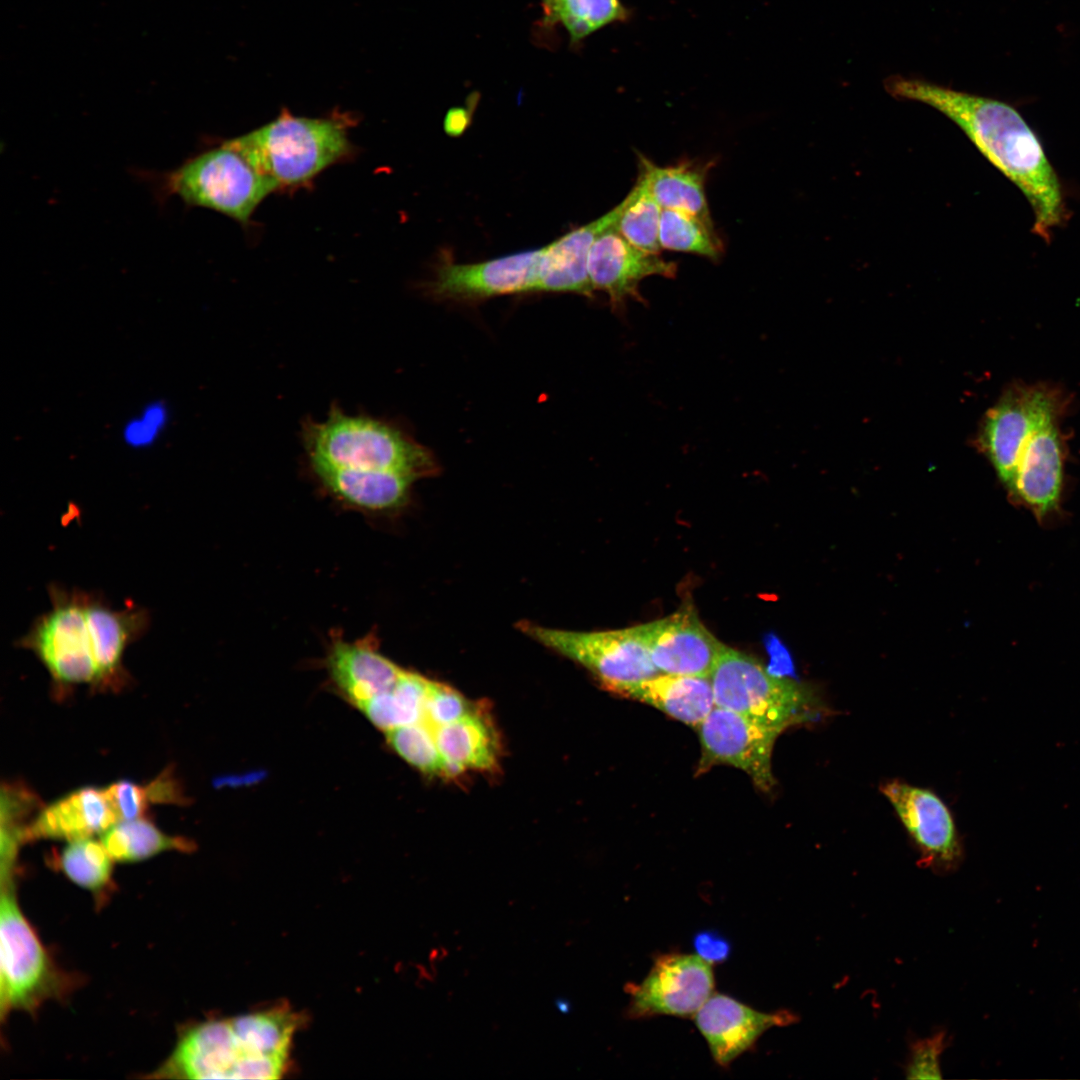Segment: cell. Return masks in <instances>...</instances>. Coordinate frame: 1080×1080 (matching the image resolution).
<instances>
[{"label": "cell", "mask_w": 1080, "mask_h": 1080, "mask_svg": "<svg viewBox=\"0 0 1080 1080\" xmlns=\"http://www.w3.org/2000/svg\"><path fill=\"white\" fill-rule=\"evenodd\" d=\"M543 247L473 264L442 263L431 291L443 299L480 300L536 291Z\"/></svg>", "instance_id": "obj_15"}, {"label": "cell", "mask_w": 1080, "mask_h": 1080, "mask_svg": "<svg viewBox=\"0 0 1080 1080\" xmlns=\"http://www.w3.org/2000/svg\"><path fill=\"white\" fill-rule=\"evenodd\" d=\"M716 706L782 731L819 712L796 682L777 676L755 658L726 646L710 675Z\"/></svg>", "instance_id": "obj_6"}, {"label": "cell", "mask_w": 1080, "mask_h": 1080, "mask_svg": "<svg viewBox=\"0 0 1080 1080\" xmlns=\"http://www.w3.org/2000/svg\"><path fill=\"white\" fill-rule=\"evenodd\" d=\"M299 1017L272 1008L199 1024L177 1044L160 1075L187 1079H278L286 1072Z\"/></svg>", "instance_id": "obj_2"}, {"label": "cell", "mask_w": 1080, "mask_h": 1080, "mask_svg": "<svg viewBox=\"0 0 1080 1080\" xmlns=\"http://www.w3.org/2000/svg\"><path fill=\"white\" fill-rule=\"evenodd\" d=\"M119 822L105 788L83 787L44 808L25 830L26 840L89 838Z\"/></svg>", "instance_id": "obj_21"}, {"label": "cell", "mask_w": 1080, "mask_h": 1080, "mask_svg": "<svg viewBox=\"0 0 1080 1080\" xmlns=\"http://www.w3.org/2000/svg\"><path fill=\"white\" fill-rule=\"evenodd\" d=\"M661 249L697 254L718 260L723 249L714 227L687 213L662 209L659 225Z\"/></svg>", "instance_id": "obj_31"}, {"label": "cell", "mask_w": 1080, "mask_h": 1080, "mask_svg": "<svg viewBox=\"0 0 1080 1080\" xmlns=\"http://www.w3.org/2000/svg\"><path fill=\"white\" fill-rule=\"evenodd\" d=\"M327 669L336 687L358 707L391 689L404 671L383 656L369 637L355 642L335 638Z\"/></svg>", "instance_id": "obj_20"}, {"label": "cell", "mask_w": 1080, "mask_h": 1080, "mask_svg": "<svg viewBox=\"0 0 1080 1080\" xmlns=\"http://www.w3.org/2000/svg\"><path fill=\"white\" fill-rule=\"evenodd\" d=\"M1058 408L1055 392L1041 386H1015L985 415L980 448L1011 492L1024 444L1039 428L1056 421Z\"/></svg>", "instance_id": "obj_10"}, {"label": "cell", "mask_w": 1080, "mask_h": 1080, "mask_svg": "<svg viewBox=\"0 0 1080 1080\" xmlns=\"http://www.w3.org/2000/svg\"><path fill=\"white\" fill-rule=\"evenodd\" d=\"M429 683L430 680L404 670L391 689L372 697L359 708L385 732L423 721Z\"/></svg>", "instance_id": "obj_27"}, {"label": "cell", "mask_w": 1080, "mask_h": 1080, "mask_svg": "<svg viewBox=\"0 0 1080 1080\" xmlns=\"http://www.w3.org/2000/svg\"><path fill=\"white\" fill-rule=\"evenodd\" d=\"M1055 424L1039 428L1024 444L1012 490L1038 518L1056 508L1062 486L1063 454Z\"/></svg>", "instance_id": "obj_22"}, {"label": "cell", "mask_w": 1080, "mask_h": 1080, "mask_svg": "<svg viewBox=\"0 0 1080 1080\" xmlns=\"http://www.w3.org/2000/svg\"><path fill=\"white\" fill-rule=\"evenodd\" d=\"M447 775L467 769L493 768L497 743L493 729L479 713L470 711L458 720L434 729Z\"/></svg>", "instance_id": "obj_26"}, {"label": "cell", "mask_w": 1080, "mask_h": 1080, "mask_svg": "<svg viewBox=\"0 0 1080 1080\" xmlns=\"http://www.w3.org/2000/svg\"><path fill=\"white\" fill-rule=\"evenodd\" d=\"M392 748L401 758L426 773L446 774L434 729L425 721L386 732Z\"/></svg>", "instance_id": "obj_33"}, {"label": "cell", "mask_w": 1080, "mask_h": 1080, "mask_svg": "<svg viewBox=\"0 0 1080 1080\" xmlns=\"http://www.w3.org/2000/svg\"><path fill=\"white\" fill-rule=\"evenodd\" d=\"M346 115L277 118L227 142L277 188L298 186L352 153Z\"/></svg>", "instance_id": "obj_4"}, {"label": "cell", "mask_w": 1080, "mask_h": 1080, "mask_svg": "<svg viewBox=\"0 0 1080 1080\" xmlns=\"http://www.w3.org/2000/svg\"><path fill=\"white\" fill-rule=\"evenodd\" d=\"M622 201L623 208L616 223L619 233L638 249L658 254L661 250L659 225L662 208L640 174Z\"/></svg>", "instance_id": "obj_30"}, {"label": "cell", "mask_w": 1080, "mask_h": 1080, "mask_svg": "<svg viewBox=\"0 0 1080 1080\" xmlns=\"http://www.w3.org/2000/svg\"><path fill=\"white\" fill-rule=\"evenodd\" d=\"M623 201L601 217L543 247L536 291L572 292L592 297L588 255L596 238L620 217Z\"/></svg>", "instance_id": "obj_19"}, {"label": "cell", "mask_w": 1080, "mask_h": 1080, "mask_svg": "<svg viewBox=\"0 0 1080 1080\" xmlns=\"http://www.w3.org/2000/svg\"><path fill=\"white\" fill-rule=\"evenodd\" d=\"M474 98L475 97H473V100ZM473 100L469 104V107L458 106L447 111L443 121V127L446 134L457 137L462 135L469 127L472 120L473 109L471 108V104L474 103Z\"/></svg>", "instance_id": "obj_38"}, {"label": "cell", "mask_w": 1080, "mask_h": 1080, "mask_svg": "<svg viewBox=\"0 0 1080 1080\" xmlns=\"http://www.w3.org/2000/svg\"><path fill=\"white\" fill-rule=\"evenodd\" d=\"M106 794L119 821L143 817L152 802L148 785L129 780L112 783L105 788Z\"/></svg>", "instance_id": "obj_36"}, {"label": "cell", "mask_w": 1080, "mask_h": 1080, "mask_svg": "<svg viewBox=\"0 0 1080 1080\" xmlns=\"http://www.w3.org/2000/svg\"><path fill=\"white\" fill-rule=\"evenodd\" d=\"M713 989L711 965L697 954L661 955L640 984L629 986L628 1014L632 1018L695 1015Z\"/></svg>", "instance_id": "obj_12"}, {"label": "cell", "mask_w": 1080, "mask_h": 1080, "mask_svg": "<svg viewBox=\"0 0 1080 1080\" xmlns=\"http://www.w3.org/2000/svg\"><path fill=\"white\" fill-rule=\"evenodd\" d=\"M547 1H549V0H542V3L544 4V3H546Z\"/></svg>", "instance_id": "obj_40"}, {"label": "cell", "mask_w": 1080, "mask_h": 1080, "mask_svg": "<svg viewBox=\"0 0 1080 1080\" xmlns=\"http://www.w3.org/2000/svg\"><path fill=\"white\" fill-rule=\"evenodd\" d=\"M301 434L309 466L396 471L415 480L437 471L431 453L396 426L336 405L324 419L306 420Z\"/></svg>", "instance_id": "obj_3"}, {"label": "cell", "mask_w": 1080, "mask_h": 1080, "mask_svg": "<svg viewBox=\"0 0 1080 1080\" xmlns=\"http://www.w3.org/2000/svg\"><path fill=\"white\" fill-rule=\"evenodd\" d=\"M555 1004L560 1012L569 1013L571 1008L569 1001L560 998L556 1000Z\"/></svg>", "instance_id": "obj_39"}, {"label": "cell", "mask_w": 1080, "mask_h": 1080, "mask_svg": "<svg viewBox=\"0 0 1080 1080\" xmlns=\"http://www.w3.org/2000/svg\"><path fill=\"white\" fill-rule=\"evenodd\" d=\"M694 1016L714 1061L723 1067L747 1051L768 1029L798 1021L791 1011L759 1012L718 993L712 994Z\"/></svg>", "instance_id": "obj_17"}, {"label": "cell", "mask_w": 1080, "mask_h": 1080, "mask_svg": "<svg viewBox=\"0 0 1080 1080\" xmlns=\"http://www.w3.org/2000/svg\"><path fill=\"white\" fill-rule=\"evenodd\" d=\"M639 174L662 209L695 216L714 227L705 193L707 166L684 161L659 166L638 153Z\"/></svg>", "instance_id": "obj_25"}, {"label": "cell", "mask_w": 1080, "mask_h": 1080, "mask_svg": "<svg viewBox=\"0 0 1080 1080\" xmlns=\"http://www.w3.org/2000/svg\"><path fill=\"white\" fill-rule=\"evenodd\" d=\"M315 478L342 503L366 511L382 512L403 505L416 480L388 470H358L310 466Z\"/></svg>", "instance_id": "obj_24"}, {"label": "cell", "mask_w": 1080, "mask_h": 1080, "mask_svg": "<svg viewBox=\"0 0 1080 1080\" xmlns=\"http://www.w3.org/2000/svg\"><path fill=\"white\" fill-rule=\"evenodd\" d=\"M86 610L96 636L97 686H121L127 681L124 652L148 630L149 612L130 602L115 609L95 592H87Z\"/></svg>", "instance_id": "obj_18"}, {"label": "cell", "mask_w": 1080, "mask_h": 1080, "mask_svg": "<svg viewBox=\"0 0 1080 1080\" xmlns=\"http://www.w3.org/2000/svg\"><path fill=\"white\" fill-rule=\"evenodd\" d=\"M885 90L899 100L918 101L957 124L981 154L1025 195L1034 213L1032 231L1050 241L1066 219L1059 177L1041 141L1011 105L901 75L889 76Z\"/></svg>", "instance_id": "obj_1"}, {"label": "cell", "mask_w": 1080, "mask_h": 1080, "mask_svg": "<svg viewBox=\"0 0 1080 1080\" xmlns=\"http://www.w3.org/2000/svg\"><path fill=\"white\" fill-rule=\"evenodd\" d=\"M48 595L51 608L33 620L16 646L33 652L58 685H97L96 637L87 616V591L52 583Z\"/></svg>", "instance_id": "obj_7"}, {"label": "cell", "mask_w": 1080, "mask_h": 1080, "mask_svg": "<svg viewBox=\"0 0 1080 1080\" xmlns=\"http://www.w3.org/2000/svg\"><path fill=\"white\" fill-rule=\"evenodd\" d=\"M520 628L532 639L586 667L609 691L618 685L659 674L638 625L617 630L580 632L526 622L521 623Z\"/></svg>", "instance_id": "obj_8"}, {"label": "cell", "mask_w": 1080, "mask_h": 1080, "mask_svg": "<svg viewBox=\"0 0 1080 1080\" xmlns=\"http://www.w3.org/2000/svg\"><path fill=\"white\" fill-rule=\"evenodd\" d=\"M638 628L659 673L710 677L726 648L689 604Z\"/></svg>", "instance_id": "obj_13"}, {"label": "cell", "mask_w": 1080, "mask_h": 1080, "mask_svg": "<svg viewBox=\"0 0 1080 1080\" xmlns=\"http://www.w3.org/2000/svg\"><path fill=\"white\" fill-rule=\"evenodd\" d=\"M113 861L102 841L92 837L69 841L59 856L64 874L78 886L95 893L110 882Z\"/></svg>", "instance_id": "obj_32"}, {"label": "cell", "mask_w": 1080, "mask_h": 1080, "mask_svg": "<svg viewBox=\"0 0 1080 1080\" xmlns=\"http://www.w3.org/2000/svg\"><path fill=\"white\" fill-rule=\"evenodd\" d=\"M693 945L696 954L709 964L727 960L731 952L728 940L714 931L696 934Z\"/></svg>", "instance_id": "obj_37"}, {"label": "cell", "mask_w": 1080, "mask_h": 1080, "mask_svg": "<svg viewBox=\"0 0 1080 1080\" xmlns=\"http://www.w3.org/2000/svg\"><path fill=\"white\" fill-rule=\"evenodd\" d=\"M696 728L701 744L698 775L726 764L744 771L760 790L773 788L771 756L782 730L719 706Z\"/></svg>", "instance_id": "obj_11"}, {"label": "cell", "mask_w": 1080, "mask_h": 1080, "mask_svg": "<svg viewBox=\"0 0 1080 1080\" xmlns=\"http://www.w3.org/2000/svg\"><path fill=\"white\" fill-rule=\"evenodd\" d=\"M548 23H560L572 42L629 16L620 0H549L543 4Z\"/></svg>", "instance_id": "obj_29"}, {"label": "cell", "mask_w": 1080, "mask_h": 1080, "mask_svg": "<svg viewBox=\"0 0 1080 1080\" xmlns=\"http://www.w3.org/2000/svg\"><path fill=\"white\" fill-rule=\"evenodd\" d=\"M945 1047V1032H938L914 1042L906 1065L907 1078L941 1079L940 1056Z\"/></svg>", "instance_id": "obj_35"}, {"label": "cell", "mask_w": 1080, "mask_h": 1080, "mask_svg": "<svg viewBox=\"0 0 1080 1080\" xmlns=\"http://www.w3.org/2000/svg\"><path fill=\"white\" fill-rule=\"evenodd\" d=\"M588 273L593 289L605 292L613 310L623 312L629 299L646 303L639 289L642 280L649 276L675 278L677 264L633 246L615 224L592 244Z\"/></svg>", "instance_id": "obj_14"}, {"label": "cell", "mask_w": 1080, "mask_h": 1080, "mask_svg": "<svg viewBox=\"0 0 1080 1080\" xmlns=\"http://www.w3.org/2000/svg\"><path fill=\"white\" fill-rule=\"evenodd\" d=\"M148 176L161 201L175 197L186 206L210 209L242 224L278 189L227 140Z\"/></svg>", "instance_id": "obj_5"}, {"label": "cell", "mask_w": 1080, "mask_h": 1080, "mask_svg": "<svg viewBox=\"0 0 1080 1080\" xmlns=\"http://www.w3.org/2000/svg\"><path fill=\"white\" fill-rule=\"evenodd\" d=\"M919 848L922 863L951 870L961 857L957 831L946 805L930 790L898 780L880 787Z\"/></svg>", "instance_id": "obj_16"}, {"label": "cell", "mask_w": 1080, "mask_h": 1080, "mask_svg": "<svg viewBox=\"0 0 1080 1080\" xmlns=\"http://www.w3.org/2000/svg\"><path fill=\"white\" fill-rule=\"evenodd\" d=\"M4 875L0 903L1 1008L31 1009L55 986L54 968L17 903L9 873Z\"/></svg>", "instance_id": "obj_9"}, {"label": "cell", "mask_w": 1080, "mask_h": 1080, "mask_svg": "<svg viewBox=\"0 0 1080 1080\" xmlns=\"http://www.w3.org/2000/svg\"><path fill=\"white\" fill-rule=\"evenodd\" d=\"M470 711L462 695L448 686L430 681L423 721L433 729L454 722Z\"/></svg>", "instance_id": "obj_34"}, {"label": "cell", "mask_w": 1080, "mask_h": 1080, "mask_svg": "<svg viewBox=\"0 0 1080 1080\" xmlns=\"http://www.w3.org/2000/svg\"><path fill=\"white\" fill-rule=\"evenodd\" d=\"M101 841L114 861L145 860L163 851H191V841L167 835L153 823L140 817L119 821L101 835Z\"/></svg>", "instance_id": "obj_28"}, {"label": "cell", "mask_w": 1080, "mask_h": 1080, "mask_svg": "<svg viewBox=\"0 0 1080 1080\" xmlns=\"http://www.w3.org/2000/svg\"><path fill=\"white\" fill-rule=\"evenodd\" d=\"M610 691L649 704L692 727H697L716 706L709 676L659 673Z\"/></svg>", "instance_id": "obj_23"}]
</instances>
